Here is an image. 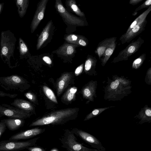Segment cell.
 Wrapping results in <instances>:
<instances>
[{"label":"cell","mask_w":151,"mask_h":151,"mask_svg":"<svg viewBox=\"0 0 151 151\" xmlns=\"http://www.w3.org/2000/svg\"><path fill=\"white\" fill-rule=\"evenodd\" d=\"M50 151H59V150L57 148L54 147L52 148L50 150Z\"/></svg>","instance_id":"cell-44"},{"label":"cell","mask_w":151,"mask_h":151,"mask_svg":"<svg viewBox=\"0 0 151 151\" xmlns=\"http://www.w3.org/2000/svg\"><path fill=\"white\" fill-rule=\"evenodd\" d=\"M6 127V124L3 119L1 120L0 121V138L5 132Z\"/></svg>","instance_id":"cell-33"},{"label":"cell","mask_w":151,"mask_h":151,"mask_svg":"<svg viewBox=\"0 0 151 151\" xmlns=\"http://www.w3.org/2000/svg\"><path fill=\"white\" fill-rule=\"evenodd\" d=\"M97 81L92 80L86 84L82 88L80 93L83 99L87 100L86 104L94 101V98L97 97Z\"/></svg>","instance_id":"cell-11"},{"label":"cell","mask_w":151,"mask_h":151,"mask_svg":"<svg viewBox=\"0 0 151 151\" xmlns=\"http://www.w3.org/2000/svg\"><path fill=\"white\" fill-rule=\"evenodd\" d=\"M31 146L27 148L30 151H45L46 150L43 148L38 146Z\"/></svg>","instance_id":"cell-34"},{"label":"cell","mask_w":151,"mask_h":151,"mask_svg":"<svg viewBox=\"0 0 151 151\" xmlns=\"http://www.w3.org/2000/svg\"><path fill=\"white\" fill-rule=\"evenodd\" d=\"M116 38L113 37L106 38L99 43L95 52L98 55L100 60L103 56L107 47Z\"/></svg>","instance_id":"cell-21"},{"label":"cell","mask_w":151,"mask_h":151,"mask_svg":"<svg viewBox=\"0 0 151 151\" xmlns=\"http://www.w3.org/2000/svg\"><path fill=\"white\" fill-rule=\"evenodd\" d=\"M61 147L69 151H98L95 149H91L78 142L75 134L68 129L64 130L62 136L59 138Z\"/></svg>","instance_id":"cell-4"},{"label":"cell","mask_w":151,"mask_h":151,"mask_svg":"<svg viewBox=\"0 0 151 151\" xmlns=\"http://www.w3.org/2000/svg\"><path fill=\"white\" fill-rule=\"evenodd\" d=\"M143 0H130L129 1V4L132 5H136Z\"/></svg>","instance_id":"cell-40"},{"label":"cell","mask_w":151,"mask_h":151,"mask_svg":"<svg viewBox=\"0 0 151 151\" xmlns=\"http://www.w3.org/2000/svg\"><path fill=\"white\" fill-rule=\"evenodd\" d=\"M147 21L145 19L132 28L128 32H125L119 38V40L122 44L128 43L140 34L145 29Z\"/></svg>","instance_id":"cell-10"},{"label":"cell","mask_w":151,"mask_h":151,"mask_svg":"<svg viewBox=\"0 0 151 151\" xmlns=\"http://www.w3.org/2000/svg\"><path fill=\"white\" fill-rule=\"evenodd\" d=\"M78 44L83 46H85L87 45V43L85 40V38L82 37L81 38L78 40Z\"/></svg>","instance_id":"cell-37"},{"label":"cell","mask_w":151,"mask_h":151,"mask_svg":"<svg viewBox=\"0 0 151 151\" xmlns=\"http://www.w3.org/2000/svg\"><path fill=\"white\" fill-rule=\"evenodd\" d=\"M71 76L70 73H66L60 77L56 84L57 95L59 97L64 91L70 83Z\"/></svg>","instance_id":"cell-15"},{"label":"cell","mask_w":151,"mask_h":151,"mask_svg":"<svg viewBox=\"0 0 151 151\" xmlns=\"http://www.w3.org/2000/svg\"><path fill=\"white\" fill-rule=\"evenodd\" d=\"M146 54L143 53L135 60L133 62L132 68L135 69L139 68L142 65L146 58Z\"/></svg>","instance_id":"cell-28"},{"label":"cell","mask_w":151,"mask_h":151,"mask_svg":"<svg viewBox=\"0 0 151 151\" xmlns=\"http://www.w3.org/2000/svg\"><path fill=\"white\" fill-rule=\"evenodd\" d=\"M131 82L122 76H114L112 79L108 77L107 84L104 89V99L109 101H121L132 92Z\"/></svg>","instance_id":"cell-2"},{"label":"cell","mask_w":151,"mask_h":151,"mask_svg":"<svg viewBox=\"0 0 151 151\" xmlns=\"http://www.w3.org/2000/svg\"><path fill=\"white\" fill-rule=\"evenodd\" d=\"M24 96L35 106L39 105V103L37 95L33 92L28 91L24 94Z\"/></svg>","instance_id":"cell-29"},{"label":"cell","mask_w":151,"mask_h":151,"mask_svg":"<svg viewBox=\"0 0 151 151\" xmlns=\"http://www.w3.org/2000/svg\"><path fill=\"white\" fill-rule=\"evenodd\" d=\"M151 6V0H146L135 9L132 15H135L138 11L146 8H148Z\"/></svg>","instance_id":"cell-30"},{"label":"cell","mask_w":151,"mask_h":151,"mask_svg":"<svg viewBox=\"0 0 151 151\" xmlns=\"http://www.w3.org/2000/svg\"><path fill=\"white\" fill-rule=\"evenodd\" d=\"M39 137L25 141L6 140L0 142V151H18L35 146Z\"/></svg>","instance_id":"cell-5"},{"label":"cell","mask_w":151,"mask_h":151,"mask_svg":"<svg viewBox=\"0 0 151 151\" xmlns=\"http://www.w3.org/2000/svg\"><path fill=\"white\" fill-rule=\"evenodd\" d=\"M12 105L25 111L36 114L35 106L30 102L22 99L17 98L11 104Z\"/></svg>","instance_id":"cell-14"},{"label":"cell","mask_w":151,"mask_h":151,"mask_svg":"<svg viewBox=\"0 0 151 151\" xmlns=\"http://www.w3.org/2000/svg\"><path fill=\"white\" fill-rule=\"evenodd\" d=\"M65 6L67 9L82 17H85L84 13L82 12L78 6L75 0H66L65 2Z\"/></svg>","instance_id":"cell-23"},{"label":"cell","mask_w":151,"mask_h":151,"mask_svg":"<svg viewBox=\"0 0 151 151\" xmlns=\"http://www.w3.org/2000/svg\"><path fill=\"white\" fill-rule=\"evenodd\" d=\"M151 10V6L137 17L129 26L126 32H128L132 28L137 24L140 23L145 19L146 17Z\"/></svg>","instance_id":"cell-25"},{"label":"cell","mask_w":151,"mask_h":151,"mask_svg":"<svg viewBox=\"0 0 151 151\" xmlns=\"http://www.w3.org/2000/svg\"><path fill=\"white\" fill-rule=\"evenodd\" d=\"M20 48L21 51L23 53H25L27 51V48L26 45L23 43L20 44Z\"/></svg>","instance_id":"cell-38"},{"label":"cell","mask_w":151,"mask_h":151,"mask_svg":"<svg viewBox=\"0 0 151 151\" xmlns=\"http://www.w3.org/2000/svg\"><path fill=\"white\" fill-rule=\"evenodd\" d=\"M53 22L50 20L47 23L39 36L37 45V49H39L48 38L53 26Z\"/></svg>","instance_id":"cell-18"},{"label":"cell","mask_w":151,"mask_h":151,"mask_svg":"<svg viewBox=\"0 0 151 151\" xmlns=\"http://www.w3.org/2000/svg\"><path fill=\"white\" fill-rule=\"evenodd\" d=\"M115 106H111L102 108H95L89 113L87 115L83 120L86 121L99 116L106 110L111 108L115 107Z\"/></svg>","instance_id":"cell-27"},{"label":"cell","mask_w":151,"mask_h":151,"mask_svg":"<svg viewBox=\"0 0 151 151\" xmlns=\"http://www.w3.org/2000/svg\"><path fill=\"white\" fill-rule=\"evenodd\" d=\"M8 49L6 47H3L2 49V53L3 55H6L7 53Z\"/></svg>","instance_id":"cell-42"},{"label":"cell","mask_w":151,"mask_h":151,"mask_svg":"<svg viewBox=\"0 0 151 151\" xmlns=\"http://www.w3.org/2000/svg\"><path fill=\"white\" fill-rule=\"evenodd\" d=\"M71 130L75 135L90 145L93 148L97 150L98 151H106L105 148L100 141L93 135L76 128H73Z\"/></svg>","instance_id":"cell-8"},{"label":"cell","mask_w":151,"mask_h":151,"mask_svg":"<svg viewBox=\"0 0 151 151\" xmlns=\"http://www.w3.org/2000/svg\"><path fill=\"white\" fill-rule=\"evenodd\" d=\"M79 109L78 108L74 107L53 111L36 119L31 123L29 127L64 124L76 119Z\"/></svg>","instance_id":"cell-1"},{"label":"cell","mask_w":151,"mask_h":151,"mask_svg":"<svg viewBox=\"0 0 151 151\" xmlns=\"http://www.w3.org/2000/svg\"><path fill=\"white\" fill-rule=\"evenodd\" d=\"M43 95L41 96L45 101L47 109L56 108L58 103L57 98L52 90L48 86H42Z\"/></svg>","instance_id":"cell-13"},{"label":"cell","mask_w":151,"mask_h":151,"mask_svg":"<svg viewBox=\"0 0 151 151\" xmlns=\"http://www.w3.org/2000/svg\"><path fill=\"white\" fill-rule=\"evenodd\" d=\"M6 127L10 130H15L23 127L25 123L24 119L9 118L3 119Z\"/></svg>","instance_id":"cell-19"},{"label":"cell","mask_w":151,"mask_h":151,"mask_svg":"<svg viewBox=\"0 0 151 151\" xmlns=\"http://www.w3.org/2000/svg\"><path fill=\"white\" fill-rule=\"evenodd\" d=\"M4 4V3L3 2L0 3V15L3 10Z\"/></svg>","instance_id":"cell-43"},{"label":"cell","mask_w":151,"mask_h":151,"mask_svg":"<svg viewBox=\"0 0 151 151\" xmlns=\"http://www.w3.org/2000/svg\"><path fill=\"white\" fill-rule=\"evenodd\" d=\"M145 81L148 85L151 84V68L150 67L147 70L146 74Z\"/></svg>","instance_id":"cell-32"},{"label":"cell","mask_w":151,"mask_h":151,"mask_svg":"<svg viewBox=\"0 0 151 151\" xmlns=\"http://www.w3.org/2000/svg\"><path fill=\"white\" fill-rule=\"evenodd\" d=\"M134 118L138 119L140 120L139 123L140 124L148 122H151V108L147 105H145L142 108L138 114L134 116Z\"/></svg>","instance_id":"cell-17"},{"label":"cell","mask_w":151,"mask_h":151,"mask_svg":"<svg viewBox=\"0 0 151 151\" xmlns=\"http://www.w3.org/2000/svg\"><path fill=\"white\" fill-rule=\"evenodd\" d=\"M45 129H42L38 127L21 131L14 134L9 139V140L18 141L21 139H29L44 132Z\"/></svg>","instance_id":"cell-12"},{"label":"cell","mask_w":151,"mask_h":151,"mask_svg":"<svg viewBox=\"0 0 151 151\" xmlns=\"http://www.w3.org/2000/svg\"><path fill=\"white\" fill-rule=\"evenodd\" d=\"M2 116H3L1 115L0 114V118L2 117Z\"/></svg>","instance_id":"cell-45"},{"label":"cell","mask_w":151,"mask_h":151,"mask_svg":"<svg viewBox=\"0 0 151 151\" xmlns=\"http://www.w3.org/2000/svg\"><path fill=\"white\" fill-rule=\"evenodd\" d=\"M144 42V40L140 37L136 40L132 41L119 53L117 56L114 58L111 63H115L127 60L129 57L138 51Z\"/></svg>","instance_id":"cell-6"},{"label":"cell","mask_w":151,"mask_h":151,"mask_svg":"<svg viewBox=\"0 0 151 151\" xmlns=\"http://www.w3.org/2000/svg\"><path fill=\"white\" fill-rule=\"evenodd\" d=\"M97 63L96 58L90 56L86 60L84 65L85 72L90 73L91 75L96 76L97 73L95 70Z\"/></svg>","instance_id":"cell-20"},{"label":"cell","mask_w":151,"mask_h":151,"mask_svg":"<svg viewBox=\"0 0 151 151\" xmlns=\"http://www.w3.org/2000/svg\"><path fill=\"white\" fill-rule=\"evenodd\" d=\"M17 96L16 94H11L7 93L0 91V97H8L11 98H14Z\"/></svg>","instance_id":"cell-35"},{"label":"cell","mask_w":151,"mask_h":151,"mask_svg":"<svg viewBox=\"0 0 151 151\" xmlns=\"http://www.w3.org/2000/svg\"><path fill=\"white\" fill-rule=\"evenodd\" d=\"M0 114L9 118L23 119L29 118L33 114L32 113L25 111L6 104L0 105Z\"/></svg>","instance_id":"cell-7"},{"label":"cell","mask_w":151,"mask_h":151,"mask_svg":"<svg viewBox=\"0 0 151 151\" xmlns=\"http://www.w3.org/2000/svg\"><path fill=\"white\" fill-rule=\"evenodd\" d=\"M80 36L74 34H70L65 37V40L69 42L77 44V40Z\"/></svg>","instance_id":"cell-31"},{"label":"cell","mask_w":151,"mask_h":151,"mask_svg":"<svg viewBox=\"0 0 151 151\" xmlns=\"http://www.w3.org/2000/svg\"><path fill=\"white\" fill-rule=\"evenodd\" d=\"M75 46L70 44H64L58 49V53L65 56L71 55L74 52Z\"/></svg>","instance_id":"cell-26"},{"label":"cell","mask_w":151,"mask_h":151,"mask_svg":"<svg viewBox=\"0 0 151 151\" xmlns=\"http://www.w3.org/2000/svg\"><path fill=\"white\" fill-rule=\"evenodd\" d=\"M77 87L73 86L68 88L61 97V101L63 104L68 105L75 101L76 99Z\"/></svg>","instance_id":"cell-16"},{"label":"cell","mask_w":151,"mask_h":151,"mask_svg":"<svg viewBox=\"0 0 151 151\" xmlns=\"http://www.w3.org/2000/svg\"><path fill=\"white\" fill-rule=\"evenodd\" d=\"M43 60L47 64L50 65L52 64V61L50 58L47 56H45L42 58Z\"/></svg>","instance_id":"cell-39"},{"label":"cell","mask_w":151,"mask_h":151,"mask_svg":"<svg viewBox=\"0 0 151 151\" xmlns=\"http://www.w3.org/2000/svg\"><path fill=\"white\" fill-rule=\"evenodd\" d=\"M49 0H40L38 3L31 25V32H33L43 19Z\"/></svg>","instance_id":"cell-9"},{"label":"cell","mask_w":151,"mask_h":151,"mask_svg":"<svg viewBox=\"0 0 151 151\" xmlns=\"http://www.w3.org/2000/svg\"><path fill=\"white\" fill-rule=\"evenodd\" d=\"M15 2L19 17L22 18L26 13L29 5V0H15Z\"/></svg>","instance_id":"cell-24"},{"label":"cell","mask_w":151,"mask_h":151,"mask_svg":"<svg viewBox=\"0 0 151 151\" xmlns=\"http://www.w3.org/2000/svg\"><path fill=\"white\" fill-rule=\"evenodd\" d=\"M116 37L108 46L106 50L100 59L101 65L104 66L106 64L112 54L113 53L116 46Z\"/></svg>","instance_id":"cell-22"},{"label":"cell","mask_w":151,"mask_h":151,"mask_svg":"<svg viewBox=\"0 0 151 151\" xmlns=\"http://www.w3.org/2000/svg\"><path fill=\"white\" fill-rule=\"evenodd\" d=\"M83 64H81L78 66L75 71V73L76 76H78L82 72L83 69Z\"/></svg>","instance_id":"cell-36"},{"label":"cell","mask_w":151,"mask_h":151,"mask_svg":"<svg viewBox=\"0 0 151 151\" xmlns=\"http://www.w3.org/2000/svg\"><path fill=\"white\" fill-rule=\"evenodd\" d=\"M55 8L64 22L69 26H84L88 25L85 17H77L71 14L63 5L62 0H55Z\"/></svg>","instance_id":"cell-3"},{"label":"cell","mask_w":151,"mask_h":151,"mask_svg":"<svg viewBox=\"0 0 151 151\" xmlns=\"http://www.w3.org/2000/svg\"><path fill=\"white\" fill-rule=\"evenodd\" d=\"M12 80L13 82L17 83H19L21 82L20 79L18 77L16 76H14L12 78Z\"/></svg>","instance_id":"cell-41"}]
</instances>
